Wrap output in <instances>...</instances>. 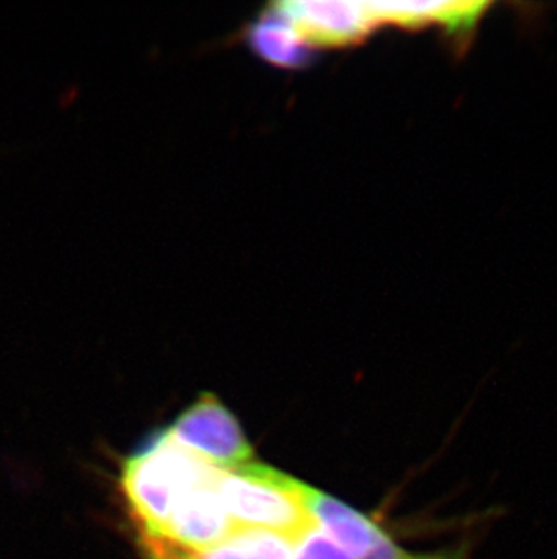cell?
<instances>
[{
	"instance_id": "cell-1",
	"label": "cell",
	"mask_w": 557,
	"mask_h": 559,
	"mask_svg": "<svg viewBox=\"0 0 557 559\" xmlns=\"http://www.w3.org/2000/svg\"><path fill=\"white\" fill-rule=\"evenodd\" d=\"M217 471L167 433L127 460L121 489L143 539H159L176 501L192 487L211 480Z\"/></svg>"
},
{
	"instance_id": "cell-2",
	"label": "cell",
	"mask_w": 557,
	"mask_h": 559,
	"mask_svg": "<svg viewBox=\"0 0 557 559\" xmlns=\"http://www.w3.org/2000/svg\"><path fill=\"white\" fill-rule=\"evenodd\" d=\"M217 495L234 528L283 534L299 542L317 527L308 509V486L269 465H241L220 471Z\"/></svg>"
},
{
	"instance_id": "cell-3",
	"label": "cell",
	"mask_w": 557,
	"mask_h": 559,
	"mask_svg": "<svg viewBox=\"0 0 557 559\" xmlns=\"http://www.w3.org/2000/svg\"><path fill=\"white\" fill-rule=\"evenodd\" d=\"M165 433L220 471L253 462V449L241 426L211 393L187 407Z\"/></svg>"
},
{
	"instance_id": "cell-4",
	"label": "cell",
	"mask_w": 557,
	"mask_h": 559,
	"mask_svg": "<svg viewBox=\"0 0 557 559\" xmlns=\"http://www.w3.org/2000/svg\"><path fill=\"white\" fill-rule=\"evenodd\" d=\"M274 5L310 49L360 44L379 27L369 2L286 0Z\"/></svg>"
},
{
	"instance_id": "cell-5",
	"label": "cell",
	"mask_w": 557,
	"mask_h": 559,
	"mask_svg": "<svg viewBox=\"0 0 557 559\" xmlns=\"http://www.w3.org/2000/svg\"><path fill=\"white\" fill-rule=\"evenodd\" d=\"M217 473L211 480L203 481L185 492L183 497L176 501L159 539L145 542L178 550L183 555L195 556L212 549L226 536H230L236 528L232 525L222 498L217 495Z\"/></svg>"
},
{
	"instance_id": "cell-6",
	"label": "cell",
	"mask_w": 557,
	"mask_h": 559,
	"mask_svg": "<svg viewBox=\"0 0 557 559\" xmlns=\"http://www.w3.org/2000/svg\"><path fill=\"white\" fill-rule=\"evenodd\" d=\"M308 509L321 531L335 542L352 559H402L407 550L396 545L379 523L349 507L308 486Z\"/></svg>"
},
{
	"instance_id": "cell-7",
	"label": "cell",
	"mask_w": 557,
	"mask_h": 559,
	"mask_svg": "<svg viewBox=\"0 0 557 559\" xmlns=\"http://www.w3.org/2000/svg\"><path fill=\"white\" fill-rule=\"evenodd\" d=\"M487 2H369V10L380 26L422 29L440 26L449 35H469L478 27Z\"/></svg>"
},
{
	"instance_id": "cell-8",
	"label": "cell",
	"mask_w": 557,
	"mask_h": 559,
	"mask_svg": "<svg viewBox=\"0 0 557 559\" xmlns=\"http://www.w3.org/2000/svg\"><path fill=\"white\" fill-rule=\"evenodd\" d=\"M247 40L253 53L281 69H303L310 63L311 49L275 5L248 26Z\"/></svg>"
},
{
	"instance_id": "cell-9",
	"label": "cell",
	"mask_w": 557,
	"mask_h": 559,
	"mask_svg": "<svg viewBox=\"0 0 557 559\" xmlns=\"http://www.w3.org/2000/svg\"><path fill=\"white\" fill-rule=\"evenodd\" d=\"M295 539L266 531L236 528L230 536L212 549L195 555V559H294Z\"/></svg>"
},
{
	"instance_id": "cell-10",
	"label": "cell",
	"mask_w": 557,
	"mask_h": 559,
	"mask_svg": "<svg viewBox=\"0 0 557 559\" xmlns=\"http://www.w3.org/2000/svg\"><path fill=\"white\" fill-rule=\"evenodd\" d=\"M294 559H352L344 550L336 547L330 536L317 525L313 531L303 536L295 549Z\"/></svg>"
},
{
	"instance_id": "cell-11",
	"label": "cell",
	"mask_w": 557,
	"mask_h": 559,
	"mask_svg": "<svg viewBox=\"0 0 557 559\" xmlns=\"http://www.w3.org/2000/svg\"><path fill=\"white\" fill-rule=\"evenodd\" d=\"M402 559H469V552L463 549V547H460V549L449 547V549L431 550V552H416V555L405 552Z\"/></svg>"
},
{
	"instance_id": "cell-12",
	"label": "cell",
	"mask_w": 557,
	"mask_h": 559,
	"mask_svg": "<svg viewBox=\"0 0 557 559\" xmlns=\"http://www.w3.org/2000/svg\"><path fill=\"white\" fill-rule=\"evenodd\" d=\"M165 559H195L194 556L190 555H181V552H178V555L168 556V558Z\"/></svg>"
}]
</instances>
